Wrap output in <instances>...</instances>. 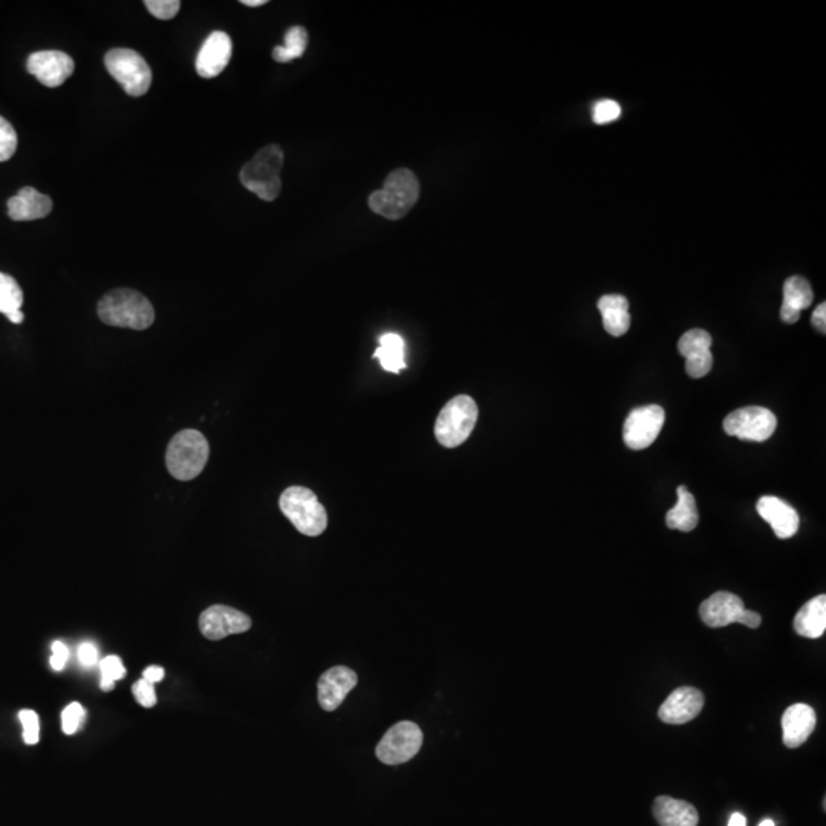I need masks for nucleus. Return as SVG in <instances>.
Masks as SVG:
<instances>
[{"label":"nucleus","instance_id":"nucleus-18","mask_svg":"<svg viewBox=\"0 0 826 826\" xmlns=\"http://www.w3.org/2000/svg\"><path fill=\"white\" fill-rule=\"evenodd\" d=\"M756 510L779 539H790L799 531V514L788 502L776 496H762Z\"/></svg>","mask_w":826,"mask_h":826},{"label":"nucleus","instance_id":"nucleus-42","mask_svg":"<svg viewBox=\"0 0 826 826\" xmlns=\"http://www.w3.org/2000/svg\"><path fill=\"white\" fill-rule=\"evenodd\" d=\"M7 319L10 320L11 323H14V325H20V323H23V320H25V314H23L22 311H17V313L8 316Z\"/></svg>","mask_w":826,"mask_h":826},{"label":"nucleus","instance_id":"nucleus-29","mask_svg":"<svg viewBox=\"0 0 826 826\" xmlns=\"http://www.w3.org/2000/svg\"><path fill=\"white\" fill-rule=\"evenodd\" d=\"M17 134L10 121L0 117V163L10 160L17 150Z\"/></svg>","mask_w":826,"mask_h":826},{"label":"nucleus","instance_id":"nucleus-17","mask_svg":"<svg viewBox=\"0 0 826 826\" xmlns=\"http://www.w3.org/2000/svg\"><path fill=\"white\" fill-rule=\"evenodd\" d=\"M357 674L345 666L326 670L319 680V704L325 712H334L342 706L346 696L357 686Z\"/></svg>","mask_w":826,"mask_h":826},{"label":"nucleus","instance_id":"nucleus-30","mask_svg":"<svg viewBox=\"0 0 826 826\" xmlns=\"http://www.w3.org/2000/svg\"><path fill=\"white\" fill-rule=\"evenodd\" d=\"M19 719L23 727V741L28 745H36L40 739L39 716L34 710H20Z\"/></svg>","mask_w":826,"mask_h":826},{"label":"nucleus","instance_id":"nucleus-39","mask_svg":"<svg viewBox=\"0 0 826 826\" xmlns=\"http://www.w3.org/2000/svg\"><path fill=\"white\" fill-rule=\"evenodd\" d=\"M164 674H166V672H164L163 667L150 666V667H147L146 670H144L143 680H146V681H149V683L155 684V683H158V681L163 680Z\"/></svg>","mask_w":826,"mask_h":826},{"label":"nucleus","instance_id":"nucleus-27","mask_svg":"<svg viewBox=\"0 0 826 826\" xmlns=\"http://www.w3.org/2000/svg\"><path fill=\"white\" fill-rule=\"evenodd\" d=\"M308 46V33L303 27H293L285 34V45L276 46L273 59L279 63H288L300 59Z\"/></svg>","mask_w":826,"mask_h":826},{"label":"nucleus","instance_id":"nucleus-10","mask_svg":"<svg viewBox=\"0 0 826 826\" xmlns=\"http://www.w3.org/2000/svg\"><path fill=\"white\" fill-rule=\"evenodd\" d=\"M778 427V420L771 410L765 407H742L730 413L724 420V430L727 435L736 436L742 441H756L762 443L771 438Z\"/></svg>","mask_w":826,"mask_h":826},{"label":"nucleus","instance_id":"nucleus-16","mask_svg":"<svg viewBox=\"0 0 826 826\" xmlns=\"http://www.w3.org/2000/svg\"><path fill=\"white\" fill-rule=\"evenodd\" d=\"M233 53V43L224 31H213L199 49L196 72L202 79H215L227 68Z\"/></svg>","mask_w":826,"mask_h":826},{"label":"nucleus","instance_id":"nucleus-41","mask_svg":"<svg viewBox=\"0 0 826 826\" xmlns=\"http://www.w3.org/2000/svg\"><path fill=\"white\" fill-rule=\"evenodd\" d=\"M115 687V681L109 680V678H101L100 689L105 690V692H111L112 689Z\"/></svg>","mask_w":826,"mask_h":826},{"label":"nucleus","instance_id":"nucleus-38","mask_svg":"<svg viewBox=\"0 0 826 826\" xmlns=\"http://www.w3.org/2000/svg\"><path fill=\"white\" fill-rule=\"evenodd\" d=\"M811 322L813 325L819 329L822 334L826 332V303H820L817 306L816 311L813 313V317H811Z\"/></svg>","mask_w":826,"mask_h":826},{"label":"nucleus","instance_id":"nucleus-24","mask_svg":"<svg viewBox=\"0 0 826 826\" xmlns=\"http://www.w3.org/2000/svg\"><path fill=\"white\" fill-rule=\"evenodd\" d=\"M794 631L805 638H820L826 629V596H817L805 603L794 617Z\"/></svg>","mask_w":826,"mask_h":826},{"label":"nucleus","instance_id":"nucleus-31","mask_svg":"<svg viewBox=\"0 0 826 826\" xmlns=\"http://www.w3.org/2000/svg\"><path fill=\"white\" fill-rule=\"evenodd\" d=\"M83 719H85V709L82 704H69L62 713V729L65 735H74L82 726Z\"/></svg>","mask_w":826,"mask_h":826},{"label":"nucleus","instance_id":"nucleus-5","mask_svg":"<svg viewBox=\"0 0 826 826\" xmlns=\"http://www.w3.org/2000/svg\"><path fill=\"white\" fill-rule=\"evenodd\" d=\"M279 507L299 533L308 537L323 534L328 527V513L313 490L300 485L288 487L280 495Z\"/></svg>","mask_w":826,"mask_h":826},{"label":"nucleus","instance_id":"nucleus-40","mask_svg":"<svg viewBox=\"0 0 826 826\" xmlns=\"http://www.w3.org/2000/svg\"><path fill=\"white\" fill-rule=\"evenodd\" d=\"M727 826H747V820L741 813H735L730 817L729 825Z\"/></svg>","mask_w":826,"mask_h":826},{"label":"nucleus","instance_id":"nucleus-21","mask_svg":"<svg viewBox=\"0 0 826 826\" xmlns=\"http://www.w3.org/2000/svg\"><path fill=\"white\" fill-rule=\"evenodd\" d=\"M654 816L660 826H698L700 822L698 811L692 804L669 796L655 799Z\"/></svg>","mask_w":826,"mask_h":826},{"label":"nucleus","instance_id":"nucleus-2","mask_svg":"<svg viewBox=\"0 0 826 826\" xmlns=\"http://www.w3.org/2000/svg\"><path fill=\"white\" fill-rule=\"evenodd\" d=\"M420 198V183L409 169H397L387 176L384 186L369 196L372 212L397 221L404 218Z\"/></svg>","mask_w":826,"mask_h":826},{"label":"nucleus","instance_id":"nucleus-12","mask_svg":"<svg viewBox=\"0 0 826 826\" xmlns=\"http://www.w3.org/2000/svg\"><path fill=\"white\" fill-rule=\"evenodd\" d=\"M251 625L253 623L247 614L225 605L210 606L199 617V631L212 641L250 631Z\"/></svg>","mask_w":826,"mask_h":826},{"label":"nucleus","instance_id":"nucleus-28","mask_svg":"<svg viewBox=\"0 0 826 826\" xmlns=\"http://www.w3.org/2000/svg\"><path fill=\"white\" fill-rule=\"evenodd\" d=\"M23 305L22 288L14 277L0 273V314L11 316L20 311Z\"/></svg>","mask_w":826,"mask_h":826},{"label":"nucleus","instance_id":"nucleus-19","mask_svg":"<svg viewBox=\"0 0 826 826\" xmlns=\"http://www.w3.org/2000/svg\"><path fill=\"white\" fill-rule=\"evenodd\" d=\"M817 716L807 704H794L782 715V741L788 748H797L808 741L816 729Z\"/></svg>","mask_w":826,"mask_h":826},{"label":"nucleus","instance_id":"nucleus-34","mask_svg":"<svg viewBox=\"0 0 826 826\" xmlns=\"http://www.w3.org/2000/svg\"><path fill=\"white\" fill-rule=\"evenodd\" d=\"M132 693H134L137 703L146 707V709H152L157 704V692H155V687L149 681H137L132 687Z\"/></svg>","mask_w":826,"mask_h":826},{"label":"nucleus","instance_id":"nucleus-1","mask_svg":"<svg viewBox=\"0 0 826 826\" xmlns=\"http://www.w3.org/2000/svg\"><path fill=\"white\" fill-rule=\"evenodd\" d=\"M101 322L117 328L144 331L155 322V309L143 294L131 288L111 291L98 302Z\"/></svg>","mask_w":826,"mask_h":826},{"label":"nucleus","instance_id":"nucleus-15","mask_svg":"<svg viewBox=\"0 0 826 826\" xmlns=\"http://www.w3.org/2000/svg\"><path fill=\"white\" fill-rule=\"evenodd\" d=\"M704 707V695L695 687H680L667 696L658 709V718L666 724L681 726L693 721Z\"/></svg>","mask_w":826,"mask_h":826},{"label":"nucleus","instance_id":"nucleus-6","mask_svg":"<svg viewBox=\"0 0 826 826\" xmlns=\"http://www.w3.org/2000/svg\"><path fill=\"white\" fill-rule=\"evenodd\" d=\"M479 410L469 395L452 398L436 418L435 438L446 449H455L469 440L476 423Z\"/></svg>","mask_w":826,"mask_h":826},{"label":"nucleus","instance_id":"nucleus-3","mask_svg":"<svg viewBox=\"0 0 826 826\" xmlns=\"http://www.w3.org/2000/svg\"><path fill=\"white\" fill-rule=\"evenodd\" d=\"M209 441L195 429L181 430L173 436L166 452V466L178 481H192L201 475L209 461Z\"/></svg>","mask_w":826,"mask_h":826},{"label":"nucleus","instance_id":"nucleus-37","mask_svg":"<svg viewBox=\"0 0 826 826\" xmlns=\"http://www.w3.org/2000/svg\"><path fill=\"white\" fill-rule=\"evenodd\" d=\"M79 660L80 664L83 667H92L98 660V651L95 648V644L91 643V641H85V643L80 644L79 648Z\"/></svg>","mask_w":826,"mask_h":826},{"label":"nucleus","instance_id":"nucleus-14","mask_svg":"<svg viewBox=\"0 0 826 826\" xmlns=\"http://www.w3.org/2000/svg\"><path fill=\"white\" fill-rule=\"evenodd\" d=\"M712 335L704 329H690L678 342V351L686 358L689 377L703 378L712 371Z\"/></svg>","mask_w":826,"mask_h":826},{"label":"nucleus","instance_id":"nucleus-26","mask_svg":"<svg viewBox=\"0 0 826 826\" xmlns=\"http://www.w3.org/2000/svg\"><path fill=\"white\" fill-rule=\"evenodd\" d=\"M404 349L406 348H404L403 337L394 334V332H389V334H384L381 337L380 348L375 351L374 358L380 360L381 368L384 371L398 374L406 368Z\"/></svg>","mask_w":826,"mask_h":826},{"label":"nucleus","instance_id":"nucleus-35","mask_svg":"<svg viewBox=\"0 0 826 826\" xmlns=\"http://www.w3.org/2000/svg\"><path fill=\"white\" fill-rule=\"evenodd\" d=\"M101 672H103V677L109 678L112 681L121 680V678L126 677V669H124L123 661L121 658L114 657H106L105 660L101 661Z\"/></svg>","mask_w":826,"mask_h":826},{"label":"nucleus","instance_id":"nucleus-32","mask_svg":"<svg viewBox=\"0 0 826 826\" xmlns=\"http://www.w3.org/2000/svg\"><path fill=\"white\" fill-rule=\"evenodd\" d=\"M150 14L160 20H170L181 10L179 0H146L144 2Z\"/></svg>","mask_w":826,"mask_h":826},{"label":"nucleus","instance_id":"nucleus-36","mask_svg":"<svg viewBox=\"0 0 826 826\" xmlns=\"http://www.w3.org/2000/svg\"><path fill=\"white\" fill-rule=\"evenodd\" d=\"M69 651L62 641H56L53 644V657H51V667L56 672H62L65 669L66 661H68Z\"/></svg>","mask_w":826,"mask_h":826},{"label":"nucleus","instance_id":"nucleus-7","mask_svg":"<svg viewBox=\"0 0 826 826\" xmlns=\"http://www.w3.org/2000/svg\"><path fill=\"white\" fill-rule=\"evenodd\" d=\"M109 74L131 97H141L152 85V69L134 49L115 48L105 56Z\"/></svg>","mask_w":826,"mask_h":826},{"label":"nucleus","instance_id":"nucleus-8","mask_svg":"<svg viewBox=\"0 0 826 826\" xmlns=\"http://www.w3.org/2000/svg\"><path fill=\"white\" fill-rule=\"evenodd\" d=\"M700 615L709 628H726L732 623H741L750 629L761 626L762 617L758 612L745 609L744 602L732 592L719 591L700 606Z\"/></svg>","mask_w":826,"mask_h":826},{"label":"nucleus","instance_id":"nucleus-22","mask_svg":"<svg viewBox=\"0 0 826 826\" xmlns=\"http://www.w3.org/2000/svg\"><path fill=\"white\" fill-rule=\"evenodd\" d=\"M811 285L804 277L793 276L784 283V303L781 308L782 322L793 325L799 320L800 313L813 302Z\"/></svg>","mask_w":826,"mask_h":826},{"label":"nucleus","instance_id":"nucleus-23","mask_svg":"<svg viewBox=\"0 0 826 826\" xmlns=\"http://www.w3.org/2000/svg\"><path fill=\"white\" fill-rule=\"evenodd\" d=\"M597 308L602 314L606 332L612 337H622L629 331L631 316H629V302L626 297L620 294L600 297Z\"/></svg>","mask_w":826,"mask_h":826},{"label":"nucleus","instance_id":"nucleus-4","mask_svg":"<svg viewBox=\"0 0 826 826\" xmlns=\"http://www.w3.org/2000/svg\"><path fill=\"white\" fill-rule=\"evenodd\" d=\"M283 150L277 144H270L254 155L253 160L248 161L242 167V186L250 190L254 195L259 196L262 201L271 202L282 192V181L280 172L283 167Z\"/></svg>","mask_w":826,"mask_h":826},{"label":"nucleus","instance_id":"nucleus-20","mask_svg":"<svg viewBox=\"0 0 826 826\" xmlns=\"http://www.w3.org/2000/svg\"><path fill=\"white\" fill-rule=\"evenodd\" d=\"M53 210V199L37 192L33 187H23L8 201V216L13 221H36L43 219Z\"/></svg>","mask_w":826,"mask_h":826},{"label":"nucleus","instance_id":"nucleus-11","mask_svg":"<svg viewBox=\"0 0 826 826\" xmlns=\"http://www.w3.org/2000/svg\"><path fill=\"white\" fill-rule=\"evenodd\" d=\"M664 420V409L657 404L632 410L623 426V441L632 450L648 449L660 435Z\"/></svg>","mask_w":826,"mask_h":826},{"label":"nucleus","instance_id":"nucleus-25","mask_svg":"<svg viewBox=\"0 0 826 826\" xmlns=\"http://www.w3.org/2000/svg\"><path fill=\"white\" fill-rule=\"evenodd\" d=\"M678 502L670 508L666 516V524L670 530H680L684 533L693 531L700 522V514L696 508L695 498L687 490L686 485H680L677 490Z\"/></svg>","mask_w":826,"mask_h":826},{"label":"nucleus","instance_id":"nucleus-33","mask_svg":"<svg viewBox=\"0 0 826 826\" xmlns=\"http://www.w3.org/2000/svg\"><path fill=\"white\" fill-rule=\"evenodd\" d=\"M622 115V108L617 101L603 100L597 103L594 109V123L606 124L617 120Z\"/></svg>","mask_w":826,"mask_h":826},{"label":"nucleus","instance_id":"nucleus-44","mask_svg":"<svg viewBox=\"0 0 826 826\" xmlns=\"http://www.w3.org/2000/svg\"><path fill=\"white\" fill-rule=\"evenodd\" d=\"M759 826H774V822L771 819H765L762 820L761 823H759Z\"/></svg>","mask_w":826,"mask_h":826},{"label":"nucleus","instance_id":"nucleus-43","mask_svg":"<svg viewBox=\"0 0 826 826\" xmlns=\"http://www.w3.org/2000/svg\"><path fill=\"white\" fill-rule=\"evenodd\" d=\"M242 4H244L245 7L256 8L267 4V0H242Z\"/></svg>","mask_w":826,"mask_h":826},{"label":"nucleus","instance_id":"nucleus-13","mask_svg":"<svg viewBox=\"0 0 826 826\" xmlns=\"http://www.w3.org/2000/svg\"><path fill=\"white\" fill-rule=\"evenodd\" d=\"M27 69L46 88H59L74 74V60L62 51H39L28 57Z\"/></svg>","mask_w":826,"mask_h":826},{"label":"nucleus","instance_id":"nucleus-9","mask_svg":"<svg viewBox=\"0 0 826 826\" xmlns=\"http://www.w3.org/2000/svg\"><path fill=\"white\" fill-rule=\"evenodd\" d=\"M423 739V732L415 722L401 721L387 730L375 748V755L386 765L404 764L418 755Z\"/></svg>","mask_w":826,"mask_h":826}]
</instances>
